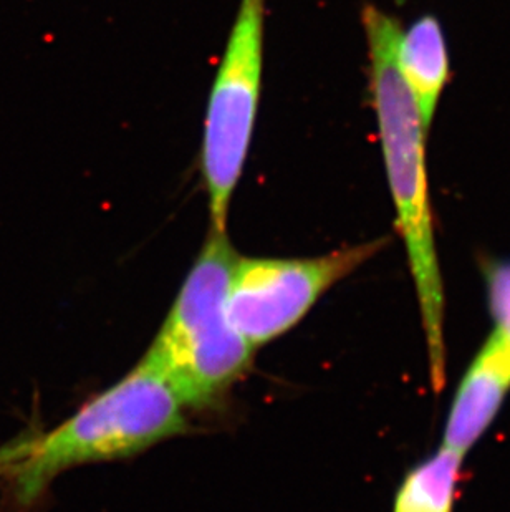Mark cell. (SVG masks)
Masks as SVG:
<instances>
[{"instance_id": "6da1fadb", "label": "cell", "mask_w": 510, "mask_h": 512, "mask_svg": "<svg viewBox=\"0 0 510 512\" xmlns=\"http://www.w3.org/2000/svg\"><path fill=\"white\" fill-rule=\"evenodd\" d=\"M370 55L371 103L375 110L386 178L395 204L396 229L405 242L418 297L429 378L436 393L446 387V297L434 241L433 206L426 165V136L418 107L396 62L400 22L380 7L361 12Z\"/></svg>"}, {"instance_id": "7a4b0ae2", "label": "cell", "mask_w": 510, "mask_h": 512, "mask_svg": "<svg viewBox=\"0 0 510 512\" xmlns=\"http://www.w3.org/2000/svg\"><path fill=\"white\" fill-rule=\"evenodd\" d=\"M188 431L184 405L168 383L140 362L113 387L39 440L7 473L10 508H37L63 471L130 458Z\"/></svg>"}, {"instance_id": "3957f363", "label": "cell", "mask_w": 510, "mask_h": 512, "mask_svg": "<svg viewBox=\"0 0 510 512\" xmlns=\"http://www.w3.org/2000/svg\"><path fill=\"white\" fill-rule=\"evenodd\" d=\"M237 257L227 231L211 229L141 360L189 408L201 410L221 400L254 360L255 348L227 319V285Z\"/></svg>"}, {"instance_id": "277c9868", "label": "cell", "mask_w": 510, "mask_h": 512, "mask_svg": "<svg viewBox=\"0 0 510 512\" xmlns=\"http://www.w3.org/2000/svg\"><path fill=\"white\" fill-rule=\"evenodd\" d=\"M265 2L241 0L207 100L201 173L216 231H227L232 196L254 138L264 73Z\"/></svg>"}, {"instance_id": "5b68a950", "label": "cell", "mask_w": 510, "mask_h": 512, "mask_svg": "<svg viewBox=\"0 0 510 512\" xmlns=\"http://www.w3.org/2000/svg\"><path fill=\"white\" fill-rule=\"evenodd\" d=\"M388 244L390 237H378L305 259L239 256L227 285V319L252 347L272 342Z\"/></svg>"}, {"instance_id": "8992f818", "label": "cell", "mask_w": 510, "mask_h": 512, "mask_svg": "<svg viewBox=\"0 0 510 512\" xmlns=\"http://www.w3.org/2000/svg\"><path fill=\"white\" fill-rule=\"evenodd\" d=\"M509 393L510 337L492 329L459 382L441 446L466 456L491 428Z\"/></svg>"}, {"instance_id": "52a82bcc", "label": "cell", "mask_w": 510, "mask_h": 512, "mask_svg": "<svg viewBox=\"0 0 510 512\" xmlns=\"http://www.w3.org/2000/svg\"><path fill=\"white\" fill-rule=\"evenodd\" d=\"M396 62L429 131L451 78L446 35L434 15H421L408 29H401Z\"/></svg>"}, {"instance_id": "ba28073f", "label": "cell", "mask_w": 510, "mask_h": 512, "mask_svg": "<svg viewBox=\"0 0 510 512\" xmlns=\"http://www.w3.org/2000/svg\"><path fill=\"white\" fill-rule=\"evenodd\" d=\"M464 456L441 446L409 469L391 512H454Z\"/></svg>"}, {"instance_id": "9c48e42d", "label": "cell", "mask_w": 510, "mask_h": 512, "mask_svg": "<svg viewBox=\"0 0 510 512\" xmlns=\"http://www.w3.org/2000/svg\"><path fill=\"white\" fill-rule=\"evenodd\" d=\"M492 327L510 337V259H492L482 264Z\"/></svg>"}, {"instance_id": "30bf717a", "label": "cell", "mask_w": 510, "mask_h": 512, "mask_svg": "<svg viewBox=\"0 0 510 512\" xmlns=\"http://www.w3.org/2000/svg\"><path fill=\"white\" fill-rule=\"evenodd\" d=\"M39 436L40 433L37 431H25L14 440L7 441L5 445L0 446V476L9 473L10 469L29 455L39 440Z\"/></svg>"}]
</instances>
